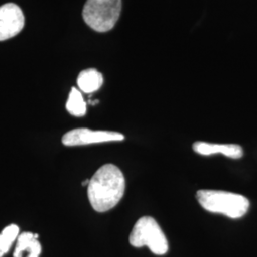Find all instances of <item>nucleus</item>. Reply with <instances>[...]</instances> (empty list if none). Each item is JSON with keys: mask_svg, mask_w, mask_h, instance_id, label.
<instances>
[{"mask_svg": "<svg viewBox=\"0 0 257 257\" xmlns=\"http://www.w3.org/2000/svg\"><path fill=\"white\" fill-rule=\"evenodd\" d=\"M125 192V177L118 167L106 164L99 168L88 185V197L92 209L105 212L114 208Z\"/></svg>", "mask_w": 257, "mask_h": 257, "instance_id": "obj_1", "label": "nucleus"}, {"mask_svg": "<svg viewBox=\"0 0 257 257\" xmlns=\"http://www.w3.org/2000/svg\"><path fill=\"white\" fill-rule=\"evenodd\" d=\"M196 198L203 209L213 213H221L230 218H240L248 212L249 201L237 193L214 190H200Z\"/></svg>", "mask_w": 257, "mask_h": 257, "instance_id": "obj_2", "label": "nucleus"}, {"mask_svg": "<svg viewBox=\"0 0 257 257\" xmlns=\"http://www.w3.org/2000/svg\"><path fill=\"white\" fill-rule=\"evenodd\" d=\"M121 9V0H87L83 8V19L92 30L105 33L114 27Z\"/></svg>", "mask_w": 257, "mask_h": 257, "instance_id": "obj_3", "label": "nucleus"}, {"mask_svg": "<svg viewBox=\"0 0 257 257\" xmlns=\"http://www.w3.org/2000/svg\"><path fill=\"white\" fill-rule=\"evenodd\" d=\"M130 243L136 248L147 246L157 255H163L169 249L168 240L155 218L143 216L138 219L130 234Z\"/></svg>", "mask_w": 257, "mask_h": 257, "instance_id": "obj_4", "label": "nucleus"}, {"mask_svg": "<svg viewBox=\"0 0 257 257\" xmlns=\"http://www.w3.org/2000/svg\"><path fill=\"white\" fill-rule=\"evenodd\" d=\"M124 136L116 132L108 131H92L90 128H78L65 134L62 143L65 146H82L104 142H113L124 140Z\"/></svg>", "mask_w": 257, "mask_h": 257, "instance_id": "obj_5", "label": "nucleus"}, {"mask_svg": "<svg viewBox=\"0 0 257 257\" xmlns=\"http://www.w3.org/2000/svg\"><path fill=\"white\" fill-rule=\"evenodd\" d=\"M22 10L14 3L0 6V41L18 36L24 27Z\"/></svg>", "mask_w": 257, "mask_h": 257, "instance_id": "obj_6", "label": "nucleus"}, {"mask_svg": "<svg viewBox=\"0 0 257 257\" xmlns=\"http://www.w3.org/2000/svg\"><path fill=\"white\" fill-rule=\"evenodd\" d=\"M193 151L202 156L221 154L232 159H239L243 156V149L234 144H212L207 142H195Z\"/></svg>", "mask_w": 257, "mask_h": 257, "instance_id": "obj_7", "label": "nucleus"}, {"mask_svg": "<svg viewBox=\"0 0 257 257\" xmlns=\"http://www.w3.org/2000/svg\"><path fill=\"white\" fill-rule=\"evenodd\" d=\"M37 238L38 234L29 231L22 232L18 237L14 257H22L24 252H27L26 257H39L41 253V245Z\"/></svg>", "mask_w": 257, "mask_h": 257, "instance_id": "obj_8", "label": "nucleus"}, {"mask_svg": "<svg viewBox=\"0 0 257 257\" xmlns=\"http://www.w3.org/2000/svg\"><path fill=\"white\" fill-rule=\"evenodd\" d=\"M103 75L95 69H87L82 71L77 77V85L80 91L85 93L96 92L101 88Z\"/></svg>", "mask_w": 257, "mask_h": 257, "instance_id": "obj_9", "label": "nucleus"}, {"mask_svg": "<svg viewBox=\"0 0 257 257\" xmlns=\"http://www.w3.org/2000/svg\"><path fill=\"white\" fill-rule=\"evenodd\" d=\"M66 109L74 116H83L86 113V102L83 98L82 93L79 90L72 88L69 98L66 103Z\"/></svg>", "mask_w": 257, "mask_h": 257, "instance_id": "obj_10", "label": "nucleus"}, {"mask_svg": "<svg viewBox=\"0 0 257 257\" xmlns=\"http://www.w3.org/2000/svg\"><path fill=\"white\" fill-rule=\"evenodd\" d=\"M19 228L16 224L7 226L0 233V257L7 253L15 240L19 237Z\"/></svg>", "mask_w": 257, "mask_h": 257, "instance_id": "obj_11", "label": "nucleus"}]
</instances>
